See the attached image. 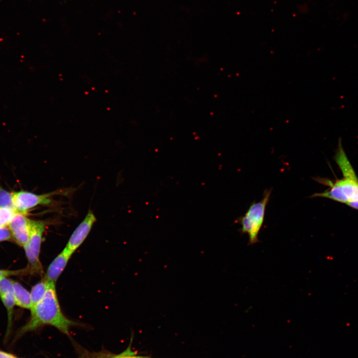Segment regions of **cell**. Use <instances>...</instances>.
<instances>
[{"label":"cell","mask_w":358,"mask_h":358,"mask_svg":"<svg viewBox=\"0 0 358 358\" xmlns=\"http://www.w3.org/2000/svg\"><path fill=\"white\" fill-rule=\"evenodd\" d=\"M11 238V233L9 228L6 227H0V242L9 240Z\"/></svg>","instance_id":"cell-16"},{"label":"cell","mask_w":358,"mask_h":358,"mask_svg":"<svg viewBox=\"0 0 358 358\" xmlns=\"http://www.w3.org/2000/svg\"><path fill=\"white\" fill-rule=\"evenodd\" d=\"M12 281L6 277L0 279V296L13 291Z\"/></svg>","instance_id":"cell-14"},{"label":"cell","mask_w":358,"mask_h":358,"mask_svg":"<svg viewBox=\"0 0 358 358\" xmlns=\"http://www.w3.org/2000/svg\"><path fill=\"white\" fill-rule=\"evenodd\" d=\"M0 207L14 209L12 194L0 187Z\"/></svg>","instance_id":"cell-13"},{"label":"cell","mask_w":358,"mask_h":358,"mask_svg":"<svg viewBox=\"0 0 358 358\" xmlns=\"http://www.w3.org/2000/svg\"><path fill=\"white\" fill-rule=\"evenodd\" d=\"M344 178L333 183L326 181L330 188L322 192L315 193L310 198L324 197L341 203L358 201V179L352 167L343 170Z\"/></svg>","instance_id":"cell-3"},{"label":"cell","mask_w":358,"mask_h":358,"mask_svg":"<svg viewBox=\"0 0 358 358\" xmlns=\"http://www.w3.org/2000/svg\"><path fill=\"white\" fill-rule=\"evenodd\" d=\"M134 354V353L128 349L119 354V358H152L148 357L137 356Z\"/></svg>","instance_id":"cell-17"},{"label":"cell","mask_w":358,"mask_h":358,"mask_svg":"<svg viewBox=\"0 0 358 358\" xmlns=\"http://www.w3.org/2000/svg\"><path fill=\"white\" fill-rule=\"evenodd\" d=\"M45 226L43 221L31 220L29 239L23 247L29 263L27 268L31 274H41L43 272L39 255Z\"/></svg>","instance_id":"cell-4"},{"label":"cell","mask_w":358,"mask_h":358,"mask_svg":"<svg viewBox=\"0 0 358 358\" xmlns=\"http://www.w3.org/2000/svg\"><path fill=\"white\" fill-rule=\"evenodd\" d=\"M12 282L15 304L23 308L31 309L30 293L18 282L13 280Z\"/></svg>","instance_id":"cell-8"},{"label":"cell","mask_w":358,"mask_h":358,"mask_svg":"<svg viewBox=\"0 0 358 358\" xmlns=\"http://www.w3.org/2000/svg\"><path fill=\"white\" fill-rule=\"evenodd\" d=\"M346 204L350 207L358 210V201H350Z\"/></svg>","instance_id":"cell-19"},{"label":"cell","mask_w":358,"mask_h":358,"mask_svg":"<svg viewBox=\"0 0 358 358\" xmlns=\"http://www.w3.org/2000/svg\"><path fill=\"white\" fill-rule=\"evenodd\" d=\"M119 358V355H117V356H114V357H112V358Z\"/></svg>","instance_id":"cell-20"},{"label":"cell","mask_w":358,"mask_h":358,"mask_svg":"<svg viewBox=\"0 0 358 358\" xmlns=\"http://www.w3.org/2000/svg\"><path fill=\"white\" fill-rule=\"evenodd\" d=\"M272 188L265 189L262 199L258 202H252L246 213L235 221L241 225L239 230L241 234L248 235L249 245H253L259 242L258 235L264 223L266 206Z\"/></svg>","instance_id":"cell-2"},{"label":"cell","mask_w":358,"mask_h":358,"mask_svg":"<svg viewBox=\"0 0 358 358\" xmlns=\"http://www.w3.org/2000/svg\"><path fill=\"white\" fill-rule=\"evenodd\" d=\"M48 286L49 283L43 278L32 287L30 293L32 307L35 306L43 298Z\"/></svg>","instance_id":"cell-10"},{"label":"cell","mask_w":358,"mask_h":358,"mask_svg":"<svg viewBox=\"0 0 358 358\" xmlns=\"http://www.w3.org/2000/svg\"><path fill=\"white\" fill-rule=\"evenodd\" d=\"M0 297L7 312L8 322L5 337V339H6L10 334L12 324V312L15 304L13 291L9 292Z\"/></svg>","instance_id":"cell-9"},{"label":"cell","mask_w":358,"mask_h":358,"mask_svg":"<svg viewBox=\"0 0 358 358\" xmlns=\"http://www.w3.org/2000/svg\"><path fill=\"white\" fill-rule=\"evenodd\" d=\"M95 221L94 214L91 210H89L84 220L72 234L65 248L73 254L85 240Z\"/></svg>","instance_id":"cell-6"},{"label":"cell","mask_w":358,"mask_h":358,"mask_svg":"<svg viewBox=\"0 0 358 358\" xmlns=\"http://www.w3.org/2000/svg\"><path fill=\"white\" fill-rule=\"evenodd\" d=\"M31 221L28 225L19 228L10 232L12 238L21 246L24 247L29 239Z\"/></svg>","instance_id":"cell-11"},{"label":"cell","mask_w":358,"mask_h":358,"mask_svg":"<svg viewBox=\"0 0 358 358\" xmlns=\"http://www.w3.org/2000/svg\"><path fill=\"white\" fill-rule=\"evenodd\" d=\"M0 358H19L14 355L0 350Z\"/></svg>","instance_id":"cell-18"},{"label":"cell","mask_w":358,"mask_h":358,"mask_svg":"<svg viewBox=\"0 0 358 358\" xmlns=\"http://www.w3.org/2000/svg\"><path fill=\"white\" fill-rule=\"evenodd\" d=\"M16 212L13 209L0 207V227H6Z\"/></svg>","instance_id":"cell-12"},{"label":"cell","mask_w":358,"mask_h":358,"mask_svg":"<svg viewBox=\"0 0 358 358\" xmlns=\"http://www.w3.org/2000/svg\"><path fill=\"white\" fill-rule=\"evenodd\" d=\"M12 200L16 212L26 214L30 209L39 205H49L51 202L53 193L36 194L32 192L20 191L14 192Z\"/></svg>","instance_id":"cell-5"},{"label":"cell","mask_w":358,"mask_h":358,"mask_svg":"<svg viewBox=\"0 0 358 358\" xmlns=\"http://www.w3.org/2000/svg\"><path fill=\"white\" fill-rule=\"evenodd\" d=\"M72 255L64 248L49 265L43 278L49 283L55 284Z\"/></svg>","instance_id":"cell-7"},{"label":"cell","mask_w":358,"mask_h":358,"mask_svg":"<svg viewBox=\"0 0 358 358\" xmlns=\"http://www.w3.org/2000/svg\"><path fill=\"white\" fill-rule=\"evenodd\" d=\"M30 310V319L18 331L16 338L46 325L54 326L63 333L68 334L70 327L76 324L63 314L54 283H49L43 298Z\"/></svg>","instance_id":"cell-1"},{"label":"cell","mask_w":358,"mask_h":358,"mask_svg":"<svg viewBox=\"0 0 358 358\" xmlns=\"http://www.w3.org/2000/svg\"><path fill=\"white\" fill-rule=\"evenodd\" d=\"M28 272L27 268L18 270H7L0 269V279L12 275H20Z\"/></svg>","instance_id":"cell-15"},{"label":"cell","mask_w":358,"mask_h":358,"mask_svg":"<svg viewBox=\"0 0 358 358\" xmlns=\"http://www.w3.org/2000/svg\"></svg>","instance_id":"cell-21"}]
</instances>
